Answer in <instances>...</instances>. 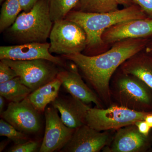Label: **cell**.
<instances>
[{
  "label": "cell",
  "instance_id": "1",
  "mask_svg": "<svg viewBox=\"0 0 152 152\" xmlns=\"http://www.w3.org/2000/svg\"><path fill=\"white\" fill-rule=\"evenodd\" d=\"M144 45L140 39H127L117 42L111 49L100 54L79 53L62 57L76 65L87 84L107 108L113 104L110 90L112 77L123 63L140 53Z\"/></svg>",
  "mask_w": 152,
  "mask_h": 152
},
{
  "label": "cell",
  "instance_id": "2",
  "mask_svg": "<svg viewBox=\"0 0 152 152\" xmlns=\"http://www.w3.org/2000/svg\"><path fill=\"white\" fill-rule=\"evenodd\" d=\"M145 17L142 9L134 4L122 10L108 12L71 11L65 18L76 23L83 29L86 35L87 46L93 48L103 43L102 36L107 29L119 23Z\"/></svg>",
  "mask_w": 152,
  "mask_h": 152
},
{
  "label": "cell",
  "instance_id": "3",
  "mask_svg": "<svg viewBox=\"0 0 152 152\" xmlns=\"http://www.w3.org/2000/svg\"><path fill=\"white\" fill-rule=\"evenodd\" d=\"M53 23L48 0H39L31 10L19 14L7 31L19 44L47 42Z\"/></svg>",
  "mask_w": 152,
  "mask_h": 152
},
{
  "label": "cell",
  "instance_id": "4",
  "mask_svg": "<svg viewBox=\"0 0 152 152\" xmlns=\"http://www.w3.org/2000/svg\"><path fill=\"white\" fill-rule=\"evenodd\" d=\"M118 69L110 82L113 104L136 111L152 112L151 89L136 76Z\"/></svg>",
  "mask_w": 152,
  "mask_h": 152
},
{
  "label": "cell",
  "instance_id": "5",
  "mask_svg": "<svg viewBox=\"0 0 152 152\" xmlns=\"http://www.w3.org/2000/svg\"><path fill=\"white\" fill-rule=\"evenodd\" d=\"M148 113L136 111L115 104L105 108L90 107L86 124L99 132L116 131L144 120Z\"/></svg>",
  "mask_w": 152,
  "mask_h": 152
},
{
  "label": "cell",
  "instance_id": "6",
  "mask_svg": "<svg viewBox=\"0 0 152 152\" xmlns=\"http://www.w3.org/2000/svg\"><path fill=\"white\" fill-rule=\"evenodd\" d=\"M49 39L51 53L69 55L81 53L87 47L86 33L76 23L65 18L55 22Z\"/></svg>",
  "mask_w": 152,
  "mask_h": 152
},
{
  "label": "cell",
  "instance_id": "7",
  "mask_svg": "<svg viewBox=\"0 0 152 152\" xmlns=\"http://www.w3.org/2000/svg\"><path fill=\"white\" fill-rule=\"evenodd\" d=\"M1 60L13 69L22 83L32 92L56 78L61 71L58 66L47 60Z\"/></svg>",
  "mask_w": 152,
  "mask_h": 152
},
{
  "label": "cell",
  "instance_id": "8",
  "mask_svg": "<svg viewBox=\"0 0 152 152\" xmlns=\"http://www.w3.org/2000/svg\"><path fill=\"white\" fill-rule=\"evenodd\" d=\"M40 113L27 97L20 102H10L1 117L18 130L28 135L40 130Z\"/></svg>",
  "mask_w": 152,
  "mask_h": 152
},
{
  "label": "cell",
  "instance_id": "9",
  "mask_svg": "<svg viewBox=\"0 0 152 152\" xmlns=\"http://www.w3.org/2000/svg\"><path fill=\"white\" fill-rule=\"evenodd\" d=\"M115 131L99 132L84 124L77 128L60 152H99L111 142Z\"/></svg>",
  "mask_w": 152,
  "mask_h": 152
},
{
  "label": "cell",
  "instance_id": "10",
  "mask_svg": "<svg viewBox=\"0 0 152 152\" xmlns=\"http://www.w3.org/2000/svg\"><path fill=\"white\" fill-rule=\"evenodd\" d=\"M53 106L45 110V129L39 152L61 151L70 140L75 129L68 127Z\"/></svg>",
  "mask_w": 152,
  "mask_h": 152
},
{
  "label": "cell",
  "instance_id": "11",
  "mask_svg": "<svg viewBox=\"0 0 152 152\" xmlns=\"http://www.w3.org/2000/svg\"><path fill=\"white\" fill-rule=\"evenodd\" d=\"M50 43L31 42L0 47V59L29 61L45 59L59 66H66L61 58L53 56L49 51Z\"/></svg>",
  "mask_w": 152,
  "mask_h": 152
},
{
  "label": "cell",
  "instance_id": "12",
  "mask_svg": "<svg viewBox=\"0 0 152 152\" xmlns=\"http://www.w3.org/2000/svg\"><path fill=\"white\" fill-rule=\"evenodd\" d=\"M150 142V136L141 134L134 124L116 130L111 142L102 151L106 152H144L149 148Z\"/></svg>",
  "mask_w": 152,
  "mask_h": 152
},
{
  "label": "cell",
  "instance_id": "13",
  "mask_svg": "<svg viewBox=\"0 0 152 152\" xmlns=\"http://www.w3.org/2000/svg\"><path fill=\"white\" fill-rule=\"evenodd\" d=\"M78 69L73 63L68 70L60 71L57 77L62 83V86L73 96L88 105L93 103L96 107L105 108L96 94L83 80Z\"/></svg>",
  "mask_w": 152,
  "mask_h": 152
},
{
  "label": "cell",
  "instance_id": "14",
  "mask_svg": "<svg viewBox=\"0 0 152 152\" xmlns=\"http://www.w3.org/2000/svg\"><path fill=\"white\" fill-rule=\"evenodd\" d=\"M152 34V19H133L119 23L107 29L102 39L107 43L127 39H141Z\"/></svg>",
  "mask_w": 152,
  "mask_h": 152
},
{
  "label": "cell",
  "instance_id": "15",
  "mask_svg": "<svg viewBox=\"0 0 152 152\" xmlns=\"http://www.w3.org/2000/svg\"><path fill=\"white\" fill-rule=\"evenodd\" d=\"M51 104L59 112L61 119L68 127L76 129L86 124L87 112L91 107L89 105L70 94L58 96Z\"/></svg>",
  "mask_w": 152,
  "mask_h": 152
},
{
  "label": "cell",
  "instance_id": "16",
  "mask_svg": "<svg viewBox=\"0 0 152 152\" xmlns=\"http://www.w3.org/2000/svg\"><path fill=\"white\" fill-rule=\"evenodd\" d=\"M125 73L136 76L152 90V57L139 53L123 63L119 67Z\"/></svg>",
  "mask_w": 152,
  "mask_h": 152
},
{
  "label": "cell",
  "instance_id": "17",
  "mask_svg": "<svg viewBox=\"0 0 152 152\" xmlns=\"http://www.w3.org/2000/svg\"><path fill=\"white\" fill-rule=\"evenodd\" d=\"M62 83L56 78L48 83L32 92L27 97L30 102L41 113L45 111L47 106L58 96Z\"/></svg>",
  "mask_w": 152,
  "mask_h": 152
},
{
  "label": "cell",
  "instance_id": "18",
  "mask_svg": "<svg viewBox=\"0 0 152 152\" xmlns=\"http://www.w3.org/2000/svg\"><path fill=\"white\" fill-rule=\"evenodd\" d=\"M32 91L22 83L19 77L0 83V95L10 102H19L27 97Z\"/></svg>",
  "mask_w": 152,
  "mask_h": 152
},
{
  "label": "cell",
  "instance_id": "19",
  "mask_svg": "<svg viewBox=\"0 0 152 152\" xmlns=\"http://www.w3.org/2000/svg\"><path fill=\"white\" fill-rule=\"evenodd\" d=\"M22 11L19 0H5L2 5L0 14V31L11 26Z\"/></svg>",
  "mask_w": 152,
  "mask_h": 152
},
{
  "label": "cell",
  "instance_id": "20",
  "mask_svg": "<svg viewBox=\"0 0 152 152\" xmlns=\"http://www.w3.org/2000/svg\"><path fill=\"white\" fill-rule=\"evenodd\" d=\"M116 0H80V11L89 13H105L118 10Z\"/></svg>",
  "mask_w": 152,
  "mask_h": 152
},
{
  "label": "cell",
  "instance_id": "21",
  "mask_svg": "<svg viewBox=\"0 0 152 152\" xmlns=\"http://www.w3.org/2000/svg\"><path fill=\"white\" fill-rule=\"evenodd\" d=\"M80 0H48L51 18L53 23L65 19L78 5Z\"/></svg>",
  "mask_w": 152,
  "mask_h": 152
},
{
  "label": "cell",
  "instance_id": "22",
  "mask_svg": "<svg viewBox=\"0 0 152 152\" xmlns=\"http://www.w3.org/2000/svg\"><path fill=\"white\" fill-rule=\"evenodd\" d=\"M0 136L7 137L13 142L14 145L22 143L31 140L28 135L18 130L3 118L0 120Z\"/></svg>",
  "mask_w": 152,
  "mask_h": 152
},
{
  "label": "cell",
  "instance_id": "23",
  "mask_svg": "<svg viewBox=\"0 0 152 152\" xmlns=\"http://www.w3.org/2000/svg\"><path fill=\"white\" fill-rule=\"evenodd\" d=\"M41 145L37 141L30 140L22 143L14 145L8 152H35L39 150Z\"/></svg>",
  "mask_w": 152,
  "mask_h": 152
},
{
  "label": "cell",
  "instance_id": "24",
  "mask_svg": "<svg viewBox=\"0 0 152 152\" xmlns=\"http://www.w3.org/2000/svg\"><path fill=\"white\" fill-rule=\"evenodd\" d=\"M18 77L13 69L1 60L0 62V83L8 81Z\"/></svg>",
  "mask_w": 152,
  "mask_h": 152
},
{
  "label": "cell",
  "instance_id": "25",
  "mask_svg": "<svg viewBox=\"0 0 152 152\" xmlns=\"http://www.w3.org/2000/svg\"><path fill=\"white\" fill-rule=\"evenodd\" d=\"M133 4L138 6L145 14L152 17V0H132Z\"/></svg>",
  "mask_w": 152,
  "mask_h": 152
},
{
  "label": "cell",
  "instance_id": "26",
  "mask_svg": "<svg viewBox=\"0 0 152 152\" xmlns=\"http://www.w3.org/2000/svg\"><path fill=\"white\" fill-rule=\"evenodd\" d=\"M139 132L145 136L149 135L150 132L151 128L148 123L144 120H140L135 123Z\"/></svg>",
  "mask_w": 152,
  "mask_h": 152
},
{
  "label": "cell",
  "instance_id": "27",
  "mask_svg": "<svg viewBox=\"0 0 152 152\" xmlns=\"http://www.w3.org/2000/svg\"><path fill=\"white\" fill-rule=\"evenodd\" d=\"M23 12H28L31 10L39 0H19Z\"/></svg>",
  "mask_w": 152,
  "mask_h": 152
},
{
  "label": "cell",
  "instance_id": "28",
  "mask_svg": "<svg viewBox=\"0 0 152 152\" xmlns=\"http://www.w3.org/2000/svg\"><path fill=\"white\" fill-rule=\"evenodd\" d=\"M119 5L124 6L125 7H129L133 4L132 0H116Z\"/></svg>",
  "mask_w": 152,
  "mask_h": 152
},
{
  "label": "cell",
  "instance_id": "29",
  "mask_svg": "<svg viewBox=\"0 0 152 152\" xmlns=\"http://www.w3.org/2000/svg\"><path fill=\"white\" fill-rule=\"evenodd\" d=\"M144 120L148 123L150 126L152 128V112H150L145 117Z\"/></svg>",
  "mask_w": 152,
  "mask_h": 152
},
{
  "label": "cell",
  "instance_id": "30",
  "mask_svg": "<svg viewBox=\"0 0 152 152\" xmlns=\"http://www.w3.org/2000/svg\"><path fill=\"white\" fill-rule=\"evenodd\" d=\"M5 98L0 95V114L4 111V107L5 105Z\"/></svg>",
  "mask_w": 152,
  "mask_h": 152
},
{
  "label": "cell",
  "instance_id": "31",
  "mask_svg": "<svg viewBox=\"0 0 152 152\" xmlns=\"http://www.w3.org/2000/svg\"><path fill=\"white\" fill-rule=\"evenodd\" d=\"M10 141H11L10 140L8 139L7 140H4L1 142V144H0V152L3 151V150L7 146V145L9 143Z\"/></svg>",
  "mask_w": 152,
  "mask_h": 152
},
{
  "label": "cell",
  "instance_id": "32",
  "mask_svg": "<svg viewBox=\"0 0 152 152\" xmlns=\"http://www.w3.org/2000/svg\"><path fill=\"white\" fill-rule=\"evenodd\" d=\"M5 0H0V3L1 4Z\"/></svg>",
  "mask_w": 152,
  "mask_h": 152
},
{
  "label": "cell",
  "instance_id": "33",
  "mask_svg": "<svg viewBox=\"0 0 152 152\" xmlns=\"http://www.w3.org/2000/svg\"><path fill=\"white\" fill-rule=\"evenodd\" d=\"M151 151H152V149Z\"/></svg>",
  "mask_w": 152,
  "mask_h": 152
}]
</instances>
